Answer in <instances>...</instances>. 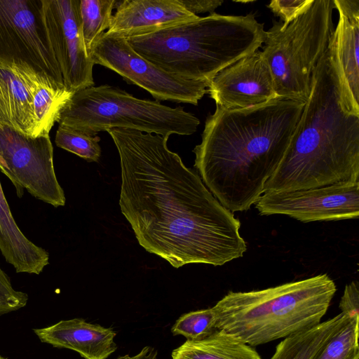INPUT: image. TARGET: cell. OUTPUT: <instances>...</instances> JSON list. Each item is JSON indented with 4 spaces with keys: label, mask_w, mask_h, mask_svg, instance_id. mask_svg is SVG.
<instances>
[{
    "label": "cell",
    "mask_w": 359,
    "mask_h": 359,
    "mask_svg": "<svg viewBox=\"0 0 359 359\" xmlns=\"http://www.w3.org/2000/svg\"><path fill=\"white\" fill-rule=\"evenodd\" d=\"M106 32L126 38L149 34L198 18L179 0L117 1Z\"/></svg>",
    "instance_id": "9a60e30c"
},
{
    "label": "cell",
    "mask_w": 359,
    "mask_h": 359,
    "mask_svg": "<svg viewBox=\"0 0 359 359\" xmlns=\"http://www.w3.org/2000/svg\"><path fill=\"white\" fill-rule=\"evenodd\" d=\"M306 102L282 97L207 117L193 150L203 182L231 212L248 210L281 162Z\"/></svg>",
    "instance_id": "7a4b0ae2"
},
{
    "label": "cell",
    "mask_w": 359,
    "mask_h": 359,
    "mask_svg": "<svg viewBox=\"0 0 359 359\" xmlns=\"http://www.w3.org/2000/svg\"><path fill=\"white\" fill-rule=\"evenodd\" d=\"M31 92L39 135H49L73 93L36 71L31 80Z\"/></svg>",
    "instance_id": "44dd1931"
},
{
    "label": "cell",
    "mask_w": 359,
    "mask_h": 359,
    "mask_svg": "<svg viewBox=\"0 0 359 359\" xmlns=\"http://www.w3.org/2000/svg\"><path fill=\"white\" fill-rule=\"evenodd\" d=\"M100 137L59 125L55 142L65 150L73 153L88 162H97L101 156Z\"/></svg>",
    "instance_id": "cb8c5ba5"
},
{
    "label": "cell",
    "mask_w": 359,
    "mask_h": 359,
    "mask_svg": "<svg viewBox=\"0 0 359 359\" xmlns=\"http://www.w3.org/2000/svg\"><path fill=\"white\" fill-rule=\"evenodd\" d=\"M339 20L328 50L337 70L342 97L359 115V0H333Z\"/></svg>",
    "instance_id": "5bb4252c"
},
{
    "label": "cell",
    "mask_w": 359,
    "mask_h": 359,
    "mask_svg": "<svg viewBox=\"0 0 359 359\" xmlns=\"http://www.w3.org/2000/svg\"><path fill=\"white\" fill-rule=\"evenodd\" d=\"M359 182V115L342 97L328 49L313 72L311 92L290 144L264 193Z\"/></svg>",
    "instance_id": "3957f363"
},
{
    "label": "cell",
    "mask_w": 359,
    "mask_h": 359,
    "mask_svg": "<svg viewBox=\"0 0 359 359\" xmlns=\"http://www.w3.org/2000/svg\"><path fill=\"white\" fill-rule=\"evenodd\" d=\"M35 70L26 64L0 57V126L39 136L31 80Z\"/></svg>",
    "instance_id": "2e32d148"
},
{
    "label": "cell",
    "mask_w": 359,
    "mask_h": 359,
    "mask_svg": "<svg viewBox=\"0 0 359 359\" xmlns=\"http://www.w3.org/2000/svg\"><path fill=\"white\" fill-rule=\"evenodd\" d=\"M337 292L326 273L248 292H229L212 307L216 328L254 347L319 324Z\"/></svg>",
    "instance_id": "5b68a950"
},
{
    "label": "cell",
    "mask_w": 359,
    "mask_h": 359,
    "mask_svg": "<svg viewBox=\"0 0 359 359\" xmlns=\"http://www.w3.org/2000/svg\"><path fill=\"white\" fill-rule=\"evenodd\" d=\"M255 205L261 215H284L305 223L357 219L359 182L265 192Z\"/></svg>",
    "instance_id": "7c38bea8"
},
{
    "label": "cell",
    "mask_w": 359,
    "mask_h": 359,
    "mask_svg": "<svg viewBox=\"0 0 359 359\" xmlns=\"http://www.w3.org/2000/svg\"><path fill=\"white\" fill-rule=\"evenodd\" d=\"M0 251L17 273L39 275L49 264V254L29 241L17 225L0 182Z\"/></svg>",
    "instance_id": "ac0fdd59"
},
{
    "label": "cell",
    "mask_w": 359,
    "mask_h": 359,
    "mask_svg": "<svg viewBox=\"0 0 359 359\" xmlns=\"http://www.w3.org/2000/svg\"><path fill=\"white\" fill-rule=\"evenodd\" d=\"M0 359H7V358L0 355Z\"/></svg>",
    "instance_id": "4dcf8cb0"
},
{
    "label": "cell",
    "mask_w": 359,
    "mask_h": 359,
    "mask_svg": "<svg viewBox=\"0 0 359 359\" xmlns=\"http://www.w3.org/2000/svg\"><path fill=\"white\" fill-rule=\"evenodd\" d=\"M116 0H79V11L83 40L89 52L109 27Z\"/></svg>",
    "instance_id": "7402d4cb"
},
{
    "label": "cell",
    "mask_w": 359,
    "mask_h": 359,
    "mask_svg": "<svg viewBox=\"0 0 359 359\" xmlns=\"http://www.w3.org/2000/svg\"><path fill=\"white\" fill-rule=\"evenodd\" d=\"M341 313L348 318L359 320V283L353 280L345 286L339 302Z\"/></svg>",
    "instance_id": "83f0119b"
},
{
    "label": "cell",
    "mask_w": 359,
    "mask_h": 359,
    "mask_svg": "<svg viewBox=\"0 0 359 359\" xmlns=\"http://www.w3.org/2000/svg\"><path fill=\"white\" fill-rule=\"evenodd\" d=\"M359 320L349 319L312 359H356L359 358Z\"/></svg>",
    "instance_id": "603a6c76"
},
{
    "label": "cell",
    "mask_w": 359,
    "mask_h": 359,
    "mask_svg": "<svg viewBox=\"0 0 359 359\" xmlns=\"http://www.w3.org/2000/svg\"><path fill=\"white\" fill-rule=\"evenodd\" d=\"M340 313L334 317L285 337L270 359H312L348 321Z\"/></svg>",
    "instance_id": "ffe728a7"
},
{
    "label": "cell",
    "mask_w": 359,
    "mask_h": 359,
    "mask_svg": "<svg viewBox=\"0 0 359 359\" xmlns=\"http://www.w3.org/2000/svg\"><path fill=\"white\" fill-rule=\"evenodd\" d=\"M116 359H157V351L154 347L147 346L135 355L126 354Z\"/></svg>",
    "instance_id": "f546056e"
},
{
    "label": "cell",
    "mask_w": 359,
    "mask_h": 359,
    "mask_svg": "<svg viewBox=\"0 0 359 359\" xmlns=\"http://www.w3.org/2000/svg\"><path fill=\"white\" fill-rule=\"evenodd\" d=\"M107 132L120 158L121 210L146 251L175 268L222 266L243 256L239 219L168 149V137L131 129Z\"/></svg>",
    "instance_id": "6da1fadb"
},
{
    "label": "cell",
    "mask_w": 359,
    "mask_h": 359,
    "mask_svg": "<svg viewBox=\"0 0 359 359\" xmlns=\"http://www.w3.org/2000/svg\"><path fill=\"white\" fill-rule=\"evenodd\" d=\"M180 4L190 13L197 15V13H214L215 10L220 6L223 0H179Z\"/></svg>",
    "instance_id": "f1b7e54d"
},
{
    "label": "cell",
    "mask_w": 359,
    "mask_h": 359,
    "mask_svg": "<svg viewBox=\"0 0 359 359\" xmlns=\"http://www.w3.org/2000/svg\"><path fill=\"white\" fill-rule=\"evenodd\" d=\"M28 299L27 293L13 287L10 278L0 267V316L23 308Z\"/></svg>",
    "instance_id": "484cf974"
},
{
    "label": "cell",
    "mask_w": 359,
    "mask_h": 359,
    "mask_svg": "<svg viewBox=\"0 0 359 359\" xmlns=\"http://www.w3.org/2000/svg\"><path fill=\"white\" fill-rule=\"evenodd\" d=\"M79 6V0H42L47 39L71 93L95 84L94 64L83 40Z\"/></svg>",
    "instance_id": "8fae6325"
},
{
    "label": "cell",
    "mask_w": 359,
    "mask_h": 359,
    "mask_svg": "<svg viewBox=\"0 0 359 359\" xmlns=\"http://www.w3.org/2000/svg\"><path fill=\"white\" fill-rule=\"evenodd\" d=\"M356 359H359V358H356Z\"/></svg>",
    "instance_id": "1f68e13d"
},
{
    "label": "cell",
    "mask_w": 359,
    "mask_h": 359,
    "mask_svg": "<svg viewBox=\"0 0 359 359\" xmlns=\"http://www.w3.org/2000/svg\"><path fill=\"white\" fill-rule=\"evenodd\" d=\"M266 31L252 13H215L126 38L140 55L164 71L210 82L221 70L259 49Z\"/></svg>",
    "instance_id": "277c9868"
},
{
    "label": "cell",
    "mask_w": 359,
    "mask_h": 359,
    "mask_svg": "<svg viewBox=\"0 0 359 359\" xmlns=\"http://www.w3.org/2000/svg\"><path fill=\"white\" fill-rule=\"evenodd\" d=\"M207 93L216 106L226 109L248 108L278 97L269 67L259 50L219 72Z\"/></svg>",
    "instance_id": "4fadbf2b"
},
{
    "label": "cell",
    "mask_w": 359,
    "mask_h": 359,
    "mask_svg": "<svg viewBox=\"0 0 359 359\" xmlns=\"http://www.w3.org/2000/svg\"><path fill=\"white\" fill-rule=\"evenodd\" d=\"M57 123L91 135L122 128L169 137L194 134L200 121L182 107L172 108L137 98L116 86L101 85L74 92Z\"/></svg>",
    "instance_id": "8992f818"
},
{
    "label": "cell",
    "mask_w": 359,
    "mask_h": 359,
    "mask_svg": "<svg viewBox=\"0 0 359 359\" xmlns=\"http://www.w3.org/2000/svg\"><path fill=\"white\" fill-rule=\"evenodd\" d=\"M171 355L172 359H262L253 347L221 330L201 340H187Z\"/></svg>",
    "instance_id": "d6986e66"
},
{
    "label": "cell",
    "mask_w": 359,
    "mask_h": 359,
    "mask_svg": "<svg viewBox=\"0 0 359 359\" xmlns=\"http://www.w3.org/2000/svg\"><path fill=\"white\" fill-rule=\"evenodd\" d=\"M89 54L94 65L115 72L156 100L197 105L208 92L210 82L189 80L164 71L137 53L126 39L118 34L103 33Z\"/></svg>",
    "instance_id": "ba28073f"
},
{
    "label": "cell",
    "mask_w": 359,
    "mask_h": 359,
    "mask_svg": "<svg viewBox=\"0 0 359 359\" xmlns=\"http://www.w3.org/2000/svg\"><path fill=\"white\" fill-rule=\"evenodd\" d=\"M33 331L41 342L74 351L84 359H107L117 349L112 328L83 318L62 320Z\"/></svg>",
    "instance_id": "e0dca14e"
},
{
    "label": "cell",
    "mask_w": 359,
    "mask_h": 359,
    "mask_svg": "<svg viewBox=\"0 0 359 359\" xmlns=\"http://www.w3.org/2000/svg\"><path fill=\"white\" fill-rule=\"evenodd\" d=\"M333 0H313L286 26L274 22L266 31L262 55L271 71L278 97L306 102L313 72L333 32Z\"/></svg>",
    "instance_id": "52a82bcc"
},
{
    "label": "cell",
    "mask_w": 359,
    "mask_h": 359,
    "mask_svg": "<svg viewBox=\"0 0 359 359\" xmlns=\"http://www.w3.org/2000/svg\"><path fill=\"white\" fill-rule=\"evenodd\" d=\"M217 330L212 308L182 314L171 327L173 335H182L187 340H201Z\"/></svg>",
    "instance_id": "d4e9b609"
},
{
    "label": "cell",
    "mask_w": 359,
    "mask_h": 359,
    "mask_svg": "<svg viewBox=\"0 0 359 359\" xmlns=\"http://www.w3.org/2000/svg\"><path fill=\"white\" fill-rule=\"evenodd\" d=\"M0 57L65 87L42 19V0H0Z\"/></svg>",
    "instance_id": "30bf717a"
},
{
    "label": "cell",
    "mask_w": 359,
    "mask_h": 359,
    "mask_svg": "<svg viewBox=\"0 0 359 359\" xmlns=\"http://www.w3.org/2000/svg\"><path fill=\"white\" fill-rule=\"evenodd\" d=\"M0 170L11 181L19 198L26 189L55 208L65 205V196L55 175L49 135L34 137L0 126Z\"/></svg>",
    "instance_id": "9c48e42d"
},
{
    "label": "cell",
    "mask_w": 359,
    "mask_h": 359,
    "mask_svg": "<svg viewBox=\"0 0 359 359\" xmlns=\"http://www.w3.org/2000/svg\"><path fill=\"white\" fill-rule=\"evenodd\" d=\"M313 0H272L268 8L283 20L286 26L306 11Z\"/></svg>",
    "instance_id": "4316f807"
}]
</instances>
